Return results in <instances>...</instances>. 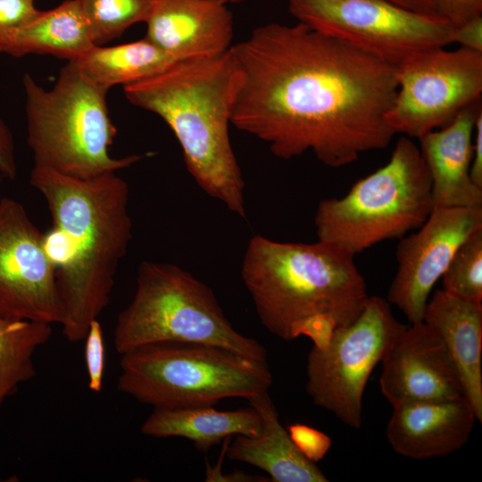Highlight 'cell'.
<instances>
[{
    "label": "cell",
    "mask_w": 482,
    "mask_h": 482,
    "mask_svg": "<svg viewBox=\"0 0 482 482\" xmlns=\"http://www.w3.org/2000/svg\"><path fill=\"white\" fill-rule=\"evenodd\" d=\"M231 51L242 73L231 124L275 156L340 168L395 135L396 66L299 21L262 25Z\"/></svg>",
    "instance_id": "obj_1"
},
{
    "label": "cell",
    "mask_w": 482,
    "mask_h": 482,
    "mask_svg": "<svg viewBox=\"0 0 482 482\" xmlns=\"http://www.w3.org/2000/svg\"><path fill=\"white\" fill-rule=\"evenodd\" d=\"M30 185L47 204L45 247L55 269L67 340H84L107 307L132 239L129 188L117 172L90 179L33 166Z\"/></svg>",
    "instance_id": "obj_2"
},
{
    "label": "cell",
    "mask_w": 482,
    "mask_h": 482,
    "mask_svg": "<svg viewBox=\"0 0 482 482\" xmlns=\"http://www.w3.org/2000/svg\"><path fill=\"white\" fill-rule=\"evenodd\" d=\"M241 277L269 332L286 341L304 336L315 347L353 321L370 296L354 255L320 240L256 235L245 249Z\"/></svg>",
    "instance_id": "obj_3"
},
{
    "label": "cell",
    "mask_w": 482,
    "mask_h": 482,
    "mask_svg": "<svg viewBox=\"0 0 482 482\" xmlns=\"http://www.w3.org/2000/svg\"><path fill=\"white\" fill-rule=\"evenodd\" d=\"M241 82L230 47L219 55L177 61L123 91L133 105L158 115L169 126L200 188L246 219L245 183L229 138Z\"/></svg>",
    "instance_id": "obj_4"
},
{
    "label": "cell",
    "mask_w": 482,
    "mask_h": 482,
    "mask_svg": "<svg viewBox=\"0 0 482 482\" xmlns=\"http://www.w3.org/2000/svg\"><path fill=\"white\" fill-rule=\"evenodd\" d=\"M22 86L34 166L90 179L117 172L144 158L112 156L109 148L117 129L109 114L107 90L91 82L72 62L60 70L49 89L28 73Z\"/></svg>",
    "instance_id": "obj_5"
},
{
    "label": "cell",
    "mask_w": 482,
    "mask_h": 482,
    "mask_svg": "<svg viewBox=\"0 0 482 482\" xmlns=\"http://www.w3.org/2000/svg\"><path fill=\"white\" fill-rule=\"evenodd\" d=\"M158 343L211 345L259 361L267 357L259 341L234 328L206 284L176 264L143 261L134 295L117 317L113 345L122 354Z\"/></svg>",
    "instance_id": "obj_6"
},
{
    "label": "cell",
    "mask_w": 482,
    "mask_h": 482,
    "mask_svg": "<svg viewBox=\"0 0 482 482\" xmlns=\"http://www.w3.org/2000/svg\"><path fill=\"white\" fill-rule=\"evenodd\" d=\"M117 388L154 409L213 406L269 392L266 361L193 343H158L120 354Z\"/></svg>",
    "instance_id": "obj_7"
},
{
    "label": "cell",
    "mask_w": 482,
    "mask_h": 482,
    "mask_svg": "<svg viewBox=\"0 0 482 482\" xmlns=\"http://www.w3.org/2000/svg\"><path fill=\"white\" fill-rule=\"evenodd\" d=\"M434 209L431 179L414 141L402 136L386 164L342 197L318 204V240L353 254L419 229Z\"/></svg>",
    "instance_id": "obj_8"
},
{
    "label": "cell",
    "mask_w": 482,
    "mask_h": 482,
    "mask_svg": "<svg viewBox=\"0 0 482 482\" xmlns=\"http://www.w3.org/2000/svg\"><path fill=\"white\" fill-rule=\"evenodd\" d=\"M390 305L380 296H369L353 321L337 329L325 346H312L307 357V394L316 405L353 428L362 423L370 376L406 326L394 316Z\"/></svg>",
    "instance_id": "obj_9"
},
{
    "label": "cell",
    "mask_w": 482,
    "mask_h": 482,
    "mask_svg": "<svg viewBox=\"0 0 482 482\" xmlns=\"http://www.w3.org/2000/svg\"><path fill=\"white\" fill-rule=\"evenodd\" d=\"M299 21L395 66L453 43L455 26L438 14L390 0H287Z\"/></svg>",
    "instance_id": "obj_10"
},
{
    "label": "cell",
    "mask_w": 482,
    "mask_h": 482,
    "mask_svg": "<svg viewBox=\"0 0 482 482\" xmlns=\"http://www.w3.org/2000/svg\"><path fill=\"white\" fill-rule=\"evenodd\" d=\"M396 80L386 122L395 134L419 139L481 100L482 52L429 48L396 66Z\"/></svg>",
    "instance_id": "obj_11"
},
{
    "label": "cell",
    "mask_w": 482,
    "mask_h": 482,
    "mask_svg": "<svg viewBox=\"0 0 482 482\" xmlns=\"http://www.w3.org/2000/svg\"><path fill=\"white\" fill-rule=\"evenodd\" d=\"M0 316L61 324L62 307L45 235L17 200H0Z\"/></svg>",
    "instance_id": "obj_12"
},
{
    "label": "cell",
    "mask_w": 482,
    "mask_h": 482,
    "mask_svg": "<svg viewBox=\"0 0 482 482\" xmlns=\"http://www.w3.org/2000/svg\"><path fill=\"white\" fill-rule=\"evenodd\" d=\"M482 229V207H436L415 233L397 245V269L386 300L411 324L423 320L429 295L458 248Z\"/></svg>",
    "instance_id": "obj_13"
},
{
    "label": "cell",
    "mask_w": 482,
    "mask_h": 482,
    "mask_svg": "<svg viewBox=\"0 0 482 482\" xmlns=\"http://www.w3.org/2000/svg\"><path fill=\"white\" fill-rule=\"evenodd\" d=\"M381 363L380 390L392 406L463 396L458 371L443 341L423 321L405 326Z\"/></svg>",
    "instance_id": "obj_14"
},
{
    "label": "cell",
    "mask_w": 482,
    "mask_h": 482,
    "mask_svg": "<svg viewBox=\"0 0 482 482\" xmlns=\"http://www.w3.org/2000/svg\"><path fill=\"white\" fill-rule=\"evenodd\" d=\"M150 41L177 61L221 54L232 46L233 16L222 0H154Z\"/></svg>",
    "instance_id": "obj_15"
},
{
    "label": "cell",
    "mask_w": 482,
    "mask_h": 482,
    "mask_svg": "<svg viewBox=\"0 0 482 482\" xmlns=\"http://www.w3.org/2000/svg\"><path fill=\"white\" fill-rule=\"evenodd\" d=\"M392 407L386 439L395 453L415 460L443 457L459 450L478 420L464 396Z\"/></svg>",
    "instance_id": "obj_16"
},
{
    "label": "cell",
    "mask_w": 482,
    "mask_h": 482,
    "mask_svg": "<svg viewBox=\"0 0 482 482\" xmlns=\"http://www.w3.org/2000/svg\"><path fill=\"white\" fill-rule=\"evenodd\" d=\"M480 112L481 100L419 138L431 179L434 208L482 207V188L470 178L474 127Z\"/></svg>",
    "instance_id": "obj_17"
},
{
    "label": "cell",
    "mask_w": 482,
    "mask_h": 482,
    "mask_svg": "<svg viewBox=\"0 0 482 482\" xmlns=\"http://www.w3.org/2000/svg\"><path fill=\"white\" fill-rule=\"evenodd\" d=\"M423 322L443 341L460 377L463 396L482 421V303L443 289L428 299Z\"/></svg>",
    "instance_id": "obj_18"
},
{
    "label": "cell",
    "mask_w": 482,
    "mask_h": 482,
    "mask_svg": "<svg viewBox=\"0 0 482 482\" xmlns=\"http://www.w3.org/2000/svg\"><path fill=\"white\" fill-rule=\"evenodd\" d=\"M262 421L257 436L237 435L227 444L226 455L267 472L275 482H327L328 479L315 464L295 447L278 418L277 409L264 392L247 399Z\"/></svg>",
    "instance_id": "obj_19"
},
{
    "label": "cell",
    "mask_w": 482,
    "mask_h": 482,
    "mask_svg": "<svg viewBox=\"0 0 482 482\" xmlns=\"http://www.w3.org/2000/svg\"><path fill=\"white\" fill-rule=\"evenodd\" d=\"M262 421L253 408L217 411L212 406L154 409L141 425V432L154 437H184L206 452L221 440L237 435L254 436Z\"/></svg>",
    "instance_id": "obj_20"
},
{
    "label": "cell",
    "mask_w": 482,
    "mask_h": 482,
    "mask_svg": "<svg viewBox=\"0 0 482 482\" xmlns=\"http://www.w3.org/2000/svg\"><path fill=\"white\" fill-rule=\"evenodd\" d=\"M95 46L88 23L75 0L40 11L21 28L5 54L21 57L47 54L72 62Z\"/></svg>",
    "instance_id": "obj_21"
},
{
    "label": "cell",
    "mask_w": 482,
    "mask_h": 482,
    "mask_svg": "<svg viewBox=\"0 0 482 482\" xmlns=\"http://www.w3.org/2000/svg\"><path fill=\"white\" fill-rule=\"evenodd\" d=\"M176 62L145 37L112 46L95 45L72 61L91 82L107 91L149 79Z\"/></svg>",
    "instance_id": "obj_22"
},
{
    "label": "cell",
    "mask_w": 482,
    "mask_h": 482,
    "mask_svg": "<svg viewBox=\"0 0 482 482\" xmlns=\"http://www.w3.org/2000/svg\"><path fill=\"white\" fill-rule=\"evenodd\" d=\"M52 325L0 316V407L36 375L35 354L52 336Z\"/></svg>",
    "instance_id": "obj_23"
},
{
    "label": "cell",
    "mask_w": 482,
    "mask_h": 482,
    "mask_svg": "<svg viewBox=\"0 0 482 482\" xmlns=\"http://www.w3.org/2000/svg\"><path fill=\"white\" fill-rule=\"evenodd\" d=\"M96 46L120 37L131 26L145 22L154 0H75Z\"/></svg>",
    "instance_id": "obj_24"
},
{
    "label": "cell",
    "mask_w": 482,
    "mask_h": 482,
    "mask_svg": "<svg viewBox=\"0 0 482 482\" xmlns=\"http://www.w3.org/2000/svg\"><path fill=\"white\" fill-rule=\"evenodd\" d=\"M441 278L445 292L482 303V229L461 244Z\"/></svg>",
    "instance_id": "obj_25"
},
{
    "label": "cell",
    "mask_w": 482,
    "mask_h": 482,
    "mask_svg": "<svg viewBox=\"0 0 482 482\" xmlns=\"http://www.w3.org/2000/svg\"><path fill=\"white\" fill-rule=\"evenodd\" d=\"M40 11L35 0H0V54H5L17 32Z\"/></svg>",
    "instance_id": "obj_26"
},
{
    "label": "cell",
    "mask_w": 482,
    "mask_h": 482,
    "mask_svg": "<svg viewBox=\"0 0 482 482\" xmlns=\"http://www.w3.org/2000/svg\"><path fill=\"white\" fill-rule=\"evenodd\" d=\"M85 340V364L88 388L94 393L103 389L105 369V348L102 326L94 320L88 328Z\"/></svg>",
    "instance_id": "obj_27"
},
{
    "label": "cell",
    "mask_w": 482,
    "mask_h": 482,
    "mask_svg": "<svg viewBox=\"0 0 482 482\" xmlns=\"http://www.w3.org/2000/svg\"><path fill=\"white\" fill-rule=\"evenodd\" d=\"M287 430L298 451L312 462L320 461L331 446L327 434L308 425L295 423L289 425Z\"/></svg>",
    "instance_id": "obj_28"
},
{
    "label": "cell",
    "mask_w": 482,
    "mask_h": 482,
    "mask_svg": "<svg viewBox=\"0 0 482 482\" xmlns=\"http://www.w3.org/2000/svg\"><path fill=\"white\" fill-rule=\"evenodd\" d=\"M439 15L459 26L482 15V0H431Z\"/></svg>",
    "instance_id": "obj_29"
},
{
    "label": "cell",
    "mask_w": 482,
    "mask_h": 482,
    "mask_svg": "<svg viewBox=\"0 0 482 482\" xmlns=\"http://www.w3.org/2000/svg\"><path fill=\"white\" fill-rule=\"evenodd\" d=\"M17 172L13 137L8 126L0 118V175L14 179Z\"/></svg>",
    "instance_id": "obj_30"
},
{
    "label": "cell",
    "mask_w": 482,
    "mask_h": 482,
    "mask_svg": "<svg viewBox=\"0 0 482 482\" xmlns=\"http://www.w3.org/2000/svg\"><path fill=\"white\" fill-rule=\"evenodd\" d=\"M453 43L482 52V15L456 26Z\"/></svg>",
    "instance_id": "obj_31"
},
{
    "label": "cell",
    "mask_w": 482,
    "mask_h": 482,
    "mask_svg": "<svg viewBox=\"0 0 482 482\" xmlns=\"http://www.w3.org/2000/svg\"><path fill=\"white\" fill-rule=\"evenodd\" d=\"M470 178L477 187L482 188V112L474 127Z\"/></svg>",
    "instance_id": "obj_32"
},
{
    "label": "cell",
    "mask_w": 482,
    "mask_h": 482,
    "mask_svg": "<svg viewBox=\"0 0 482 482\" xmlns=\"http://www.w3.org/2000/svg\"><path fill=\"white\" fill-rule=\"evenodd\" d=\"M406 8L429 14H438L431 0H390ZM439 15V14H438ZM441 16V15H440Z\"/></svg>",
    "instance_id": "obj_33"
},
{
    "label": "cell",
    "mask_w": 482,
    "mask_h": 482,
    "mask_svg": "<svg viewBox=\"0 0 482 482\" xmlns=\"http://www.w3.org/2000/svg\"><path fill=\"white\" fill-rule=\"evenodd\" d=\"M224 3H226L227 4H237V3H241L245 0H222Z\"/></svg>",
    "instance_id": "obj_34"
},
{
    "label": "cell",
    "mask_w": 482,
    "mask_h": 482,
    "mask_svg": "<svg viewBox=\"0 0 482 482\" xmlns=\"http://www.w3.org/2000/svg\"><path fill=\"white\" fill-rule=\"evenodd\" d=\"M4 179V178L0 175V183L2 182V179Z\"/></svg>",
    "instance_id": "obj_35"
}]
</instances>
